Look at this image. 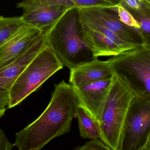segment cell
Returning <instances> with one entry per match:
<instances>
[{
    "instance_id": "obj_21",
    "label": "cell",
    "mask_w": 150,
    "mask_h": 150,
    "mask_svg": "<svg viewBox=\"0 0 150 150\" xmlns=\"http://www.w3.org/2000/svg\"><path fill=\"white\" fill-rule=\"evenodd\" d=\"M122 5L134 10H139L142 7V2L139 0H121Z\"/></svg>"
},
{
    "instance_id": "obj_15",
    "label": "cell",
    "mask_w": 150,
    "mask_h": 150,
    "mask_svg": "<svg viewBox=\"0 0 150 150\" xmlns=\"http://www.w3.org/2000/svg\"><path fill=\"white\" fill-rule=\"evenodd\" d=\"M76 116L81 137L91 140L100 139L101 133L98 122L80 105L77 109Z\"/></svg>"
},
{
    "instance_id": "obj_1",
    "label": "cell",
    "mask_w": 150,
    "mask_h": 150,
    "mask_svg": "<svg viewBox=\"0 0 150 150\" xmlns=\"http://www.w3.org/2000/svg\"><path fill=\"white\" fill-rule=\"evenodd\" d=\"M79 102L74 87L64 81L55 85L52 98L41 115L16 134L18 150H39L55 137L69 133Z\"/></svg>"
},
{
    "instance_id": "obj_7",
    "label": "cell",
    "mask_w": 150,
    "mask_h": 150,
    "mask_svg": "<svg viewBox=\"0 0 150 150\" xmlns=\"http://www.w3.org/2000/svg\"><path fill=\"white\" fill-rule=\"evenodd\" d=\"M79 20L83 38L95 58L116 56L141 47L125 42L115 33L98 24Z\"/></svg>"
},
{
    "instance_id": "obj_19",
    "label": "cell",
    "mask_w": 150,
    "mask_h": 150,
    "mask_svg": "<svg viewBox=\"0 0 150 150\" xmlns=\"http://www.w3.org/2000/svg\"><path fill=\"white\" fill-rule=\"evenodd\" d=\"M74 150H112L99 139L91 140Z\"/></svg>"
},
{
    "instance_id": "obj_14",
    "label": "cell",
    "mask_w": 150,
    "mask_h": 150,
    "mask_svg": "<svg viewBox=\"0 0 150 150\" xmlns=\"http://www.w3.org/2000/svg\"><path fill=\"white\" fill-rule=\"evenodd\" d=\"M47 6H60L70 8L103 7L116 9L121 0H35Z\"/></svg>"
},
{
    "instance_id": "obj_4",
    "label": "cell",
    "mask_w": 150,
    "mask_h": 150,
    "mask_svg": "<svg viewBox=\"0 0 150 150\" xmlns=\"http://www.w3.org/2000/svg\"><path fill=\"white\" fill-rule=\"evenodd\" d=\"M130 90L116 75L99 118L100 139L112 150H116L122 128L132 100Z\"/></svg>"
},
{
    "instance_id": "obj_20",
    "label": "cell",
    "mask_w": 150,
    "mask_h": 150,
    "mask_svg": "<svg viewBox=\"0 0 150 150\" xmlns=\"http://www.w3.org/2000/svg\"><path fill=\"white\" fill-rule=\"evenodd\" d=\"M14 144L10 142L4 132L0 128V150H11Z\"/></svg>"
},
{
    "instance_id": "obj_12",
    "label": "cell",
    "mask_w": 150,
    "mask_h": 150,
    "mask_svg": "<svg viewBox=\"0 0 150 150\" xmlns=\"http://www.w3.org/2000/svg\"><path fill=\"white\" fill-rule=\"evenodd\" d=\"M113 78L74 87L79 105L97 120L106 101Z\"/></svg>"
},
{
    "instance_id": "obj_10",
    "label": "cell",
    "mask_w": 150,
    "mask_h": 150,
    "mask_svg": "<svg viewBox=\"0 0 150 150\" xmlns=\"http://www.w3.org/2000/svg\"><path fill=\"white\" fill-rule=\"evenodd\" d=\"M17 8L23 10L22 21L45 31L52 28L71 9L60 6H47L34 0H22Z\"/></svg>"
},
{
    "instance_id": "obj_8",
    "label": "cell",
    "mask_w": 150,
    "mask_h": 150,
    "mask_svg": "<svg viewBox=\"0 0 150 150\" xmlns=\"http://www.w3.org/2000/svg\"><path fill=\"white\" fill-rule=\"evenodd\" d=\"M77 9L80 20L98 24L115 33L125 42L138 47L143 46V42L138 30L121 22L116 9L89 7Z\"/></svg>"
},
{
    "instance_id": "obj_16",
    "label": "cell",
    "mask_w": 150,
    "mask_h": 150,
    "mask_svg": "<svg viewBox=\"0 0 150 150\" xmlns=\"http://www.w3.org/2000/svg\"><path fill=\"white\" fill-rule=\"evenodd\" d=\"M125 7L139 23L140 29L138 30L142 39L143 47L150 50V4L143 0L142 7L139 10Z\"/></svg>"
},
{
    "instance_id": "obj_11",
    "label": "cell",
    "mask_w": 150,
    "mask_h": 150,
    "mask_svg": "<svg viewBox=\"0 0 150 150\" xmlns=\"http://www.w3.org/2000/svg\"><path fill=\"white\" fill-rule=\"evenodd\" d=\"M44 32L23 23L0 46V67L20 57L43 35Z\"/></svg>"
},
{
    "instance_id": "obj_2",
    "label": "cell",
    "mask_w": 150,
    "mask_h": 150,
    "mask_svg": "<svg viewBox=\"0 0 150 150\" xmlns=\"http://www.w3.org/2000/svg\"><path fill=\"white\" fill-rule=\"evenodd\" d=\"M47 45L63 67L70 69L97 59L83 38L76 8L69 11L49 30Z\"/></svg>"
},
{
    "instance_id": "obj_18",
    "label": "cell",
    "mask_w": 150,
    "mask_h": 150,
    "mask_svg": "<svg viewBox=\"0 0 150 150\" xmlns=\"http://www.w3.org/2000/svg\"><path fill=\"white\" fill-rule=\"evenodd\" d=\"M116 12L121 22L128 26L139 30L140 25L131 13L122 5V3L116 7Z\"/></svg>"
},
{
    "instance_id": "obj_6",
    "label": "cell",
    "mask_w": 150,
    "mask_h": 150,
    "mask_svg": "<svg viewBox=\"0 0 150 150\" xmlns=\"http://www.w3.org/2000/svg\"><path fill=\"white\" fill-rule=\"evenodd\" d=\"M150 134V102L134 97L129 107L116 150H143Z\"/></svg>"
},
{
    "instance_id": "obj_9",
    "label": "cell",
    "mask_w": 150,
    "mask_h": 150,
    "mask_svg": "<svg viewBox=\"0 0 150 150\" xmlns=\"http://www.w3.org/2000/svg\"><path fill=\"white\" fill-rule=\"evenodd\" d=\"M49 30L44 32L43 35L20 57L0 67V108L4 109L8 107L13 85L28 64L47 45Z\"/></svg>"
},
{
    "instance_id": "obj_23",
    "label": "cell",
    "mask_w": 150,
    "mask_h": 150,
    "mask_svg": "<svg viewBox=\"0 0 150 150\" xmlns=\"http://www.w3.org/2000/svg\"><path fill=\"white\" fill-rule=\"evenodd\" d=\"M6 110V108H4L3 109V108H0V118L2 116H3Z\"/></svg>"
},
{
    "instance_id": "obj_24",
    "label": "cell",
    "mask_w": 150,
    "mask_h": 150,
    "mask_svg": "<svg viewBox=\"0 0 150 150\" xmlns=\"http://www.w3.org/2000/svg\"><path fill=\"white\" fill-rule=\"evenodd\" d=\"M144 1H146L148 2L150 4V0H144Z\"/></svg>"
},
{
    "instance_id": "obj_17",
    "label": "cell",
    "mask_w": 150,
    "mask_h": 150,
    "mask_svg": "<svg viewBox=\"0 0 150 150\" xmlns=\"http://www.w3.org/2000/svg\"><path fill=\"white\" fill-rule=\"evenodd\" d=\"M21 16H0V46L4 43L23 23Z\"/></svg>"
},
{
    "instance_id": "obj_3",
    "label": "cell",
    "mask_w": 150,
    "mask_h": 150,
    "mask_svg": "<svg viewBox=\"0 0 150 150\" xmlns=\"http://www.w3.org/2000/svg\"><path fill=\"white\" fill-rule=\"evenodd\" d=\"M134 97L150 102V50L138 47L108 60Z\"/></svg>"
},
{
    "instance_id": "obj_13",
    "label": "cell",
    "mask_w": 150,
    "mask_h": 150,
    "mask_svg": "<svg viewBox=\"0 0 150 150\" xmlns=\"http://www.w3.org/2000/svg\"><path fill=\"white\" fill-rule=\"evenodd\" d=\"M70 70L69 82L74 87H78L102 79L113 77V71L108 61L95 59L79 64Z\"/></svg>"
},
{
    "instance_id": "obj_5",
    "label": "cell",
    "mask_w": 150,
    "mask_h": 150,
    "mask_svg": "<svg viewBox=\"0 0 150 150\" xmlns=\"http://www.w3.org/2000/svg\"><path fill=\"white\" fill-rule=\"evenodd\" d=\"M63 67L47 44L28 64L13 85L8 108L19 105Z\"/></svg>"
},
{
    "instance_id": "obj_22",
    "label": "cell",
    "mask_w": 150,
    "mask_h": 150,
    "mask_svg": "<svg viewBox=\"0 0 150 150\" xmlns=\"http://www.w3.org/2000/svg\"><path fill=\"white\" fill-rule=\"evenodd\" d=\"M143 150H150V134L149 137L148 141L146 143V145L144 146Z\"/></svg>"
},
{
    "instance_id": "obj_25",
    "label": "cell",
    "mask_w": 150,
    "mask_h": 150,
    "mask_svg": "<svg viewBox=\"0 0 150 150\" xmlns=\"http://www.w3.org/2000/svg\"><path fill=\"white\" fill-rule=\"evenodd\" d=\"M139 1L141 2H142L143 0H139Z\"/></svg>"
}]
</instances>
